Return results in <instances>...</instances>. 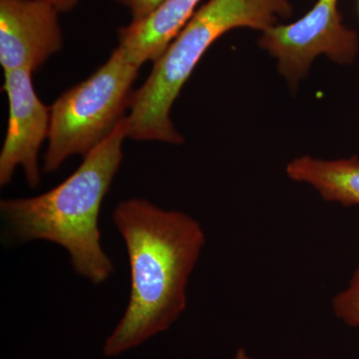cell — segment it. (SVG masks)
Here are the masks:
<instances>
[{
  "label": "cell",
  "mask_w": 359,
  "mask_h": 359,
  "mask_svg": "<svg viewBox=\"0 0 359 359\" xmlns=\"http://www.w3.org/2000/svg\"><path fill=\"white\" fill-rule=\"evenodd\" d=\"M113 223L126 245L131 290L128 306L103 353L114 358L166 332L187 306V287L205 244L199 222L131 198L113 211Z\"/></svg>",
  "instance_id": "6da1fadb"
},
{
  "label": "cell",
  "mask_w": 359,
  "mask_h": 359,
  "mask_svg": "<svg viewBox=\"0 0 359 359\" xmlns=\"http://www.w3.org/2000/svg\"><path fill=\"white\" fill-rule=\"evenodd\" d=\"M126 138L124 118L55 188L35 197L2 200L0 215L13 240L60 245L78 275L95 285L108 280L114 266L101 244L99 216L121 166Z\"/></svg>",
  "instance_id": "7a4b0ae2"
},
{
  "label": "cell",
  "mask_w": 359,
  "mask_h": 359,
  "mask_svg": "<svg viewBox=\"0 0 359 359\" xmlns=\"http://www.w3.org/2000/svg\"><path fill=\"white\" fill-rule=\"evenodd\" d=\"M292 14L290 0H208L196 11L132 96L127 138L180 145L171 110L201 58L224 33L248 27L266 32Z\"/></svg>",
  "instance_id": "3957f363"
},
{
  "label": "cell",
  "mask_w": 359,
  "mask_h": 359,
  "mask_svg": "<svg viewBox=\"0 0 359 359\" xmlns=\"http://www.w3.org/2000/svg\"><path fill=\"white\" fill-rule=\"evenodd\" d=\"M139 69L117 46L93 74L54 101L49 107L46 173L58 170L72 156L84 158L126 117Z\"/></svg>",
  "instance_id": "277c9868"
},
{
  "label": "cell",
  "mask_w": 359,
  "mask_h": 359,
  "mask_svg": "<svg viewBox=\"0 0 359 359\" xmlns=\"http://www.w3.org/2000/svg\"><path fill=\"white\" fill-rule=\"evenodd\" d=\"M259 44L276 58L278 71L292 86L306 76L318 56L344 65L353 63L358 52V33L342 22L339 0H316L299 20L264 32Z\"/></svg>",
  "instance_id": "5b68a950"
},
{
  "label": "cell",
  "mask_w": 359,
  "mask_h": 359,
  "mask_svg": "<svg viewBox=\"0 0 359 359\" xmlns=\"http://www.w3.org/2000/svg\"><path fill=\"white\" fill-rule=\"evenodd\" d=\"M2 87L8 99V123L0 152V185H8L20 167L28 186L35 188L40 182L39 155L48 138L50 109L35 92L30 71H6Z\"/></svg>",
  "instance_id": "8992f818"
},
{
  "label": "cell",
  "mask_w": 359,
  "mask_h": 359,
  "mask_svg": "<svg viewBox=\"0 0 359 359\" xmlns=\"http://www.w3.org/2000/svg\"><path fill=\"white\" fill-rule=\"evenodd\" d=\"M59 11L43 0H0V65L35 72L63 45Z\"/></svg>",
  "instance_id": "52a82bcc"
},
{
  "label": "cell",
  "mask_w": 359,
  "mask_h": 359,
  "mask_svg": "<svg viewBox=\"0 0 359 359\" xmlns=\"http://www.w3.org/2000/svg\"><path fill=\"white\" fill-rule=\"evenodd\" d=\"M201 0H164L147 18L131 21L118 33L119 47L138 66L159 58L197 11Z\"/></svg>",
  "instance_id": "ba28073f"
},
{
  "label": "cell",
  "mask_w": 359,
  "mask_h": 359,
  "mask_svg": "<svg viewBox=\"0 0 359 359\" xmlns=\"http://www.w3.org/2000/svg\"><path fill=\"white\" fill-rule=\"evenodd\" d=\"M285 171L292 181L313 187L327 202L344 207L359 205L358 156L332 161L304 156L290 161Z\"/></svg>",
  "instance_id": "9c48e42d"
},
{
  "label": "cell",
  "mask_w": 359,
  "mask_h": 359,
  "mask_svg": "<svg viewBox=\"0 0 359 359\" xmlns=\"http://www.w3.org/2000/svg\"><path fill=\"white\" fill-rule=\"evenodd\" d=\"M335 316L349 327H359V266L348 287L339 292L332 302Z\"/></svg>",
  "instance_id": "30bf717a"
},
{
  "label": "cell",
  "mask_w": 359,
  "mask_h": 359,
  "mask_svg": "<svg viewBox=\"0 0 359 359\" xmlns=\"http://www.w3.org/2000/svg\"><path fill=\"white\" fill-rule=\"evenodd\" d=\"M129 9L132 21H139L147 18L164 0H118Z\"/></svg>",
  "instance_id": "8fae6325"
},
{
  "label": "cell",
  "mask_w": 359,
  "mask_h": 359,
  "mask_svg": "<svg viewBox=\"0 0 359 359\" xmlns=\"http://www.w3.org/2000/svg\"><path fill=\"white\" fill-rule=\"evenodd\" d=\"M43 1L57 9L59 13H69L77 6L79 0H43Z\"/></svg>",
  "instance_id": "7c38bea8"
},
{
  "label": "cell",
  "mask_w": 359,
  "mask_h": 359,
  "mask_svg": "<svg viewBox=\"0 0 359 359\" xmlns=\"http://www.w3.org/2000/svg\"><path fill=\"white\" fill-rule=\"evenodd\" d=\"M231 359H255L247 353L245 348H238L233 358Z\"/></svg>",
  "instance_id": "4fadbf2b"
},
{
  "label": "cell",
  "mask_w": 359,
  "mask_h": 359,
  "mask_svg": "<svg viewBox=\"0 0 359 359\" xmlns=\"http://www.w3.org/2000/svg\"><path fill=\"white\" fill-rule=\"evenodd\" d=\"M358 13H359V0H358Z\"/></svg>",
  "instance_id": "5bb4252c"
}]
</instances>
